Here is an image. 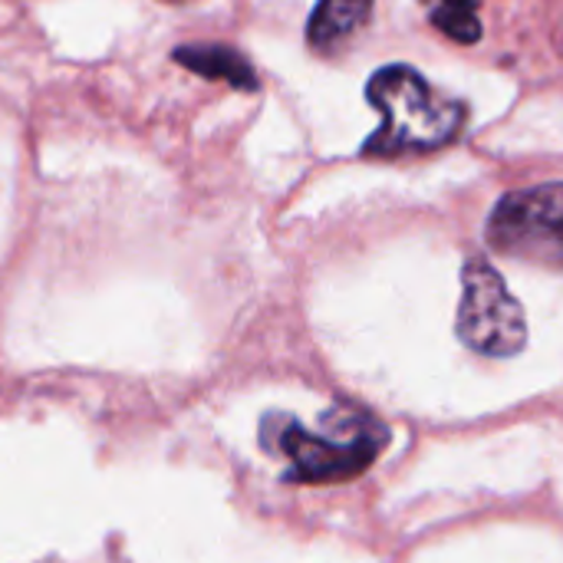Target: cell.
Wrapping results in <instances>:
<instances>
[{"label": "cell", "instance_id": "1", "mask_svg": "<svg viewBox=\"0 0 563 563\" xmlns=\"http://www.w3.org/2000/svg\"><path fill=\"white\" fill-rule=\"evenodd\" d=\"M366 99L383 115L379 129L363 142L366 158L445 148L462 135L468 119L462 99L435 92L429 79L406 63L376 69L366 82Z\"/></svg>", "mask_w": 563, "mask_h": 563}, {"label": "cell", "instance_id": "2", "mask_svg": "<svg viewBox=\"0 0 563 563\" xmlns=\"http://www.w3.org/2000/svg\"><path fill=\"white\" fill-rule=\"evenodd\" d=\"M330 435H317L294 419H284L280 449L290 459V478L307 485H333L363 475L389 442V429L360 409H333L323 416Z\"/></svg>", "mask_w": 563, "mask_h": 563}, {"label": "cell", "instance_id": "3", "mask_svg": "<svg viewBox=\"0 0 563 563\" xmlns=\"http://www.w3.org/2000/svg\"><path fill=\"white\" fill-rule=\"evenodd\" d=\"M459 336L468 350L485 356H515L528 343L525 307L485 257H468L462 267Z\"/></svg>", "mask_w": 563, "mask_h": 563}, {"label": "cell", "instance_id": "4", "mask_svg": "<svg viewBox=\"0 0 563 563\" xmlns=\"http://www.w3.org/2000/svg\"><path fill=\"white\" fill-rule=\"evenodd\" d=\"M495 251L563 267V181L508 191L485 228Z\"/></svg>", "mask_w": 563, "mask_h": 563}, {"label": "cell", "instance_id": "5", "mask_svg": "<svg viewBox=\"0 0 563 563\" xmlns=\"http://www.w3.org/2000/svg\"><path fill=\"white\" fill-rule=\"evenodd\" d=\"M172 59L205 79H218L244 92H254L261 86L251 59L241 49L224 46V43H185V46H175Z\"/></svg>", "mask_w": 563, "mask_h": 563}, {"label": "cell", "instance_id": "6", "mask_svg": "<svg viewBox=\"0 0 563 563\" xmlns=\"http://www.w3.org/2000/svg\"><path fill=\"white\" fill-rule=\"evenodd\" d=\"M373 13V0H320L307 23V43L317 53L336 49L350 40Z\"/></svg>", "mask_w": 563, "mask_h": 563}, {"label": "cell", "instance_id": "7", "mask_svg": "<svg viewBox=\"0 0 563 563\" xmlns=\"http://www.w3.org/2000/svg\"><path fill=\"white\" fill-rule=\"evenodd\" d=\"M432 3L429 20L435 30H442L455 43H478L482 40V20H478V0H426Z\"/></svg>", "mask_w": 563, "mask_h": 563}]
</instances>
